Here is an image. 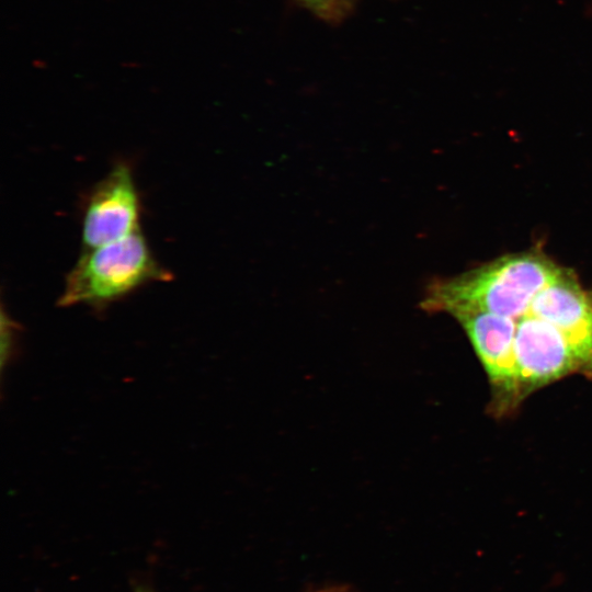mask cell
<instances>
[{
    "label": "cell",
    "mask_w": 592,
    "mask_h": 592,
    "mask_svg": "<svg viewBox=\"0 0 592 592\" xmlns=\"http://www.w3.org/2000/svg\"><path fill=\"white\" fill-rule=\"evenodd\" d=\"M560 269L535 250L504 255L457 276L433 282L421 307L453 317L481 311L515 318Z\"/></svg>",
    "instance_id": "obj_1"
},
{
    "label": "cell",
    "mask_w": 592,
    "mask_h": 592,
    "mask_svg": "<svg viewBox=\"0 0 592 592\" xmlns=\"http://www.w3.org/2000/svg\"><path fill=\"white\" fill-rule=\"evenodd\" d=\"M172 274L155 258L145 237L125 238L84 249L65 280L61 307L83 304L103 310L151 282H168Z\"/></svg>",
    "instance_id": "obj_2"
},
{
    "label": "cell",
    "mask_w": 592,
    "mask_h": 592,
    "mask_svg": "<svg viewBox=\"0 0 592 592\" xmlns=\"http://www.w3.org/2000/svg\"><path fill=\"white\" fill-rule=\"evenodd\" d=\"M140 215L141 201L132 167L118 161L86 197L81 223L83 249L139 231Z\"/></svg>",
    "instance_id": "obj_3"
},
{
    "label": "cell",
    "mask_w": 592,
    "mask_h": 592,
    "mask_svg": "<svg viewBox=\"0 0 592 592\" xmlns=\"http://www.w3.org/2000/svg\"><path fill=\"white\" fill-rule=\"evenodd\" d=\"M1 320V331H2V364L10 357L12 352V344L14 342L13 329L16 328V325L11 320L10 317L2 312Z\"/></svg>",
    "instance_id": "obj_4"
},
{
    "label": "cell",
    "mask_w": 592,
    "mask_h": 592,
    "mask_svg": "<svg viewBox=\"0 0 592 592\" xmlns=\"http://www.w3.org/2000/svg\"><path fill=\"white\" fill-rule=\"evenodd\" d=\"M303 2L311 5V7H321L327 3L332 2L333 0H301Z\"/></svg>",
    "instance_id": "obj_5"
},
{
    "label": "cell",
    "mask_w": 592,
    "mask_h": 592,
    "mask_svg": "<svg viewBox=\"0 0 592 592\" xmlns=\"http://www.w3.org/2000/svg\"><path fill=\"white\" fill-rule=\"evenodd\" d=\"M139 592H148V591L140 589Z\"/></svg>",
    "instance_id": "obj_6"
}]
</instances>
